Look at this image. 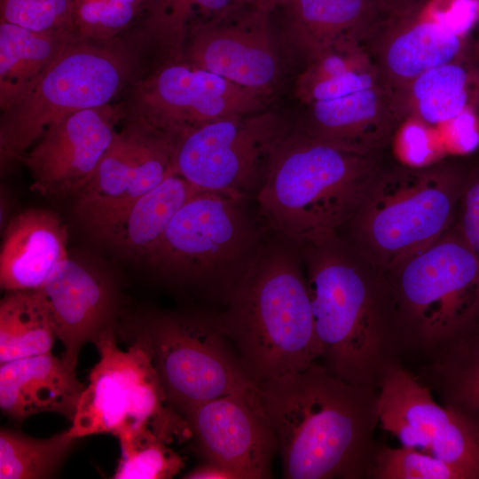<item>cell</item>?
I'll use <instances>...</instances> for the list:
<instances>
[{"label": "cell", "mask_w": 479, "mask_h": 479, "mask_svg": "<svg viewBox=\"0 0 479 479\" xmlns=\"http://www.w3.org/2000/svg\"><path fill=\"white\" fill-rule=\"evenodd\" d=\"M144 1V4H145V2H147L148 0H143Z\"/></svg>", "instance_id": "obj_43"}, {"label": "cell", "mask_w": 479, "mask_h": 479, "mask_svg": "<svg viewBox=\"0 0 479 479\" xmlns=\"http://www.w3.org/2000/svg\"><path fill=\"white\" fill-rule=\"evenodd\" d=\"M139 326L168 404L183 416L222 397H260L215 313H151Z\"/></svg>", "instance_id": "obj_9"}, {"label": "cell", "mask_w": 479, "mask_h": 479, "mask_svg": "<svg viewBox=\"0 0 479 479\" xmlns=\"http://www.w3.org/2000/svg\"><path fill=\"white\" fill-rule=\"evenodd\" d=\"M474 40L455 32L433 0L397 9L367 51L393 93L422 73L473 52Z\"/></svg>", "instance_id": "obj_18"}, {"label": "cell", "mask_w": 479, "mask_h": 479, "mask_svg": "<svg viewBox=\"0 0 479 479\" xmlns=\"http://www.w3.org/2000/svg\"><path fill=\"white\" fill-rule=\"evenodd\" d=\"M399 8L389 0H287L279 9L287 37L308 60L343 42L367 49Z\"/></svg>", "instance_id": "obj_21"}, {"label": "cell", "mask_w": 479, "mask_h": 479, "mask_svg": "<svg viewBox=\"0 0 479 479\" xmlns=\"http://www.w3.org/2000/svg\"><path fill=\"white\" fill-rule=\"evenodd\" d=\"M274 10L249 3L194 27L183 59L240 86L269 96L279 76L271 29Z\"/></svg>", "instance_id": "obj_15"}, {"label": "cell", "mask_w": 479, "mask_h": 479, "mask_svg": "<svg viewBox=\"0 0 479 479\" xmlns=\"http://www.w3.org/2000/svg\"><path fill=\"white\" fill-rule=\"evenodd\" d=\"M75 440L68 430L40 439L1 428L0 478L50 477L65 460Z\"/></svg>", "instance_id": "obj_30"}, {"label": "cell", "mask_w": 479, "mask_h": 479, "mask_svg": "<svg viewBox=\"0 0 479 479\" xmlns=\"http://www.w3.org/2000/svg\"><path fill=\"white\" fill-rule=\"evenodd\" d=\"M126 91L122 102L126 115L141 119L169 137L263 111L268 97L184 59L159 65Z\"/></svg>", "instance_id": "obj_12"}, {"label": "cell", "mask_w": 479, "mask_h": 479, "mask_svg": "<svg viewBox=\"0 0 479 479\" xmlns=\"http://www.w3.org/2000/svg\"><path fill=\"white\" fill-rule=\"evenodd\" d=\"M94 343L99 360L89 374L67 429L70 435L77 439L103 433L117 437L150 428L167 443L192 436L186 420L168 404L151 352L140 337L122 349L110 328Z\"/></svg>", "instance_id": "obj_10"}, {"label": "cell", "mask_w": 479, "mask_h": 479, "mask_svg": "<svg viewBox=\"0 0 479 479\" xmlns=\"http://www.w3.org/2000/svg\"><path fill=\"white\" fill-rule=\"evenodd\" d=\"M184 418L208 461L237 479L271 477L278 444L260 397H222L192 408Z\"/></svg>", "instance_id": "obj_17"}, {"label": "cell", "mask_w": 479, "mask_h": 479, "mask_svg": "<svg viewBox=\"0 0 479 479\" xmlns=\"http://www.w3.org/2000/svg\"><path fill=\"white\" fill-rule=\"evenodd\" d=\"M295 245L312 308L318 362L347 382L378 389L401 342L383 273L338 232Z\"/></svg>", "instance_id": "obj_2"}, {"label": "cell", "mask_w": 479, "mask_h": 479, "mask_svg": "<svg viewBox=\"0 0 479 479\" xmlns=\"http://www.w3.org/2000/svg\"><path fill=\"white\" fill-rule=\"evenodd\" d=\"M390 145L397 162L407 167H428L447 158L436 126L414 116L401 121Z\"/></svg>", "instance_id": "obj_34"}, {"label": "cell", "mask_w": 479, "mask_h": 479, "mask_svg": "<svg viewBox=\"0 0 479 479\" xmlns=\"http://www.w3.org/2000/svg\"><path fill=\"white\" fill-rule=\"evenodd\" d=\"M68 232L54 211L23 210L7 224L0 251V285L8 292L39 289L69 257Z\"/></svg>", "instance_id": "obj_22"}, {"label": "cell", "mask_w": 479, "mask_h": 479, "mask_svg": "<svg viewBox=\"0 0 479 479\" xmlns=\"http://www.w3.org/2000/svg\"><path fill=\"white\" fill-rule=\"evenodd\" d=\"M256 2L275 11L281 7L287 0H256Z\"/></svg>", "instance_id": "obj_40"}, {"label": "cell", "mask_w": 479, "mask_h": 479, "mask_svg": "<svg viewBox=\"0 0 479 479\" xmlns=\"http://www.w3.org/2000/svg\"><path fill=\"white\" fill-rule=\"evenodd\" d=\"M174 171L169 137L126 115L75 210L91 228L159 185Z\"/></svg>", "instance_id": "obj_14"}, {"label": "cell", "mask_w": 479, "mask_h": 479, "mask_svg": "<svg viewBox=\"0 0 479 479\" xmlns=\"http://www.w3.org/2000/svg\"><path fill=\"white\" fill-rule=\"evenodd\" d=\"M478 27V35L477 37L474 40V52L475 56L479 59V0H478V20L477 25Z\"/></svg>", "instance_id": "obj_41"}, {"label": "cell", "mask_w": 479, "mask_h": 479, "mask_svg": "<svg viewBox=\"0 0 479 479\" xmlns=\"http://www.w3.org/2000/svg\"><path fill=\"white\" fill-rule=\"evenodd\" d=\"M140 52L127 38L77 39L36 84L1 110V161H20L55 122L111 104L144 74Z\"/></svg>", "instance_id": "obj_7"}, {"label": "cell", "mask_w": 479, "mask_h": 479, "mask_svg": "<svg viewBox=\"0 0 479 479\" xmlns=\"http://www.w3.org/2000/svg\"><path fill=\"white\" fill-rule=\"evenodd\" d=\"M305 106L299 130L314 139L358 153H382L402 121L394 95L382 82Z\"/></svg>", "instance_id": "obj_20"}, {"label": "cell", "mask_w": 479, "mask_h": 479, "mask_svg": "<svg viewBox=\"0 0 479 479\" xmlns=\"http://www.w3.org/2000/svg\"><path fill=\"white\" fill-rule=\"evenodd\" d=\"M55 327L38 289L11 291L0 302V363L51 353Z\"/></svg>", "instance_id": "obj_29"}, {"label": "cell", "mask_w": 479, "mask_h": 479, "mask_svg": "<svg viewBox=\"0 0 479 479\" xmlns=\"http://www.w3.org/2000/svg\"><path fill=\"white\" fill-rule=\"evenodd\" d=\"M197 191L173 171L155 188L89 231L119 255L145 263L174 215Z\"/></svg>", "instance_id": "obj_24"}, {"label": "cell", "mask_w": 479, "mask_h": 479, "mask_svg": "<svg viewBox=\"0 0 479 479\" xmlns=\"http://www.w3.org/2000/svg\"><path fill=\"white\" fill-rule=\"evenodd\" d=\"M384 165L382 153H354L290 130L255 196L258 214L294 244L338 232Z\"/></svg>", "instance_id": "obj_4"}, {"label": "cell", "mask_w": 479, "mask_h": 479, "mask_svg": "<svg viewBox=\"0 0 479 479\" xmlns=\"http://www.w3.org/2000/svg\"><path fill=\"white\" fill-rule=\"evenodd\" d=\"M274 233V232H273ZM215 313L248 377L258 386L305 370L320 350L297 246L274 233Z\"/></svg>", "instance_id": "obj_3"}, {"label": "cell", "mask_w": 479, "mask_h": 479, "mask_svg": "<svg viewBox=\"0 0 479 479\" xmlns=\"http://www.w3.org/2000/svg\"><path fill=\"white\" fill-rule=\"evenodd\" d=\"M75 368L51 352L1 364L2 412L16 420L58 412L72 420L86 387Z\"/></svg>", "instance_id": "obj_23"}, {"label": "cell", "mask_w": 479, "mask_h": 479, "mask_svg": "<svg viewBox=\"0 0 479 479\" xmlns=\"http://www.w3.org/2000/svg\"><path fill=\"white\" fill-rule=\"evenodd\" d=\"M470 166L447 158L422 168L384 165L338 233L387 271L454 224Z\"/></svg>", "instance_id": "obj_5"}, {"label": "cell", "mask_w": 479, "mask_h": 479, "mask_svg": "<svg viewBox=\"0 0 479 479\" xmlns=\"http://www.w3.org/2000/svg\"><path fill=\"white\" fill-rule=\"evenodd\" d=\"M143 6V0H73L74 31L83 40H114L131 27Z\"/></svg>", "instance_id": "obj_32"}, {"label": "cell", "mask_w": 479, "mask_h": 479, "mask_svg": "<svg viewBox=\"0 0 479 479\" xmlns=\"http://www.w3.org/2000/svg\"><path fill=\"white\" fill-rule=\"evenodd\" d=\"M256 0H148L128 39L145 57L182 60L191 31ZM160 64V65H161Z\"/></svg>", "instance_id": "obj_26"}, {"label": "cell", "mask_w": 479, "mask_h": 479, "mask_svg": "<svg viewBox=\"0 0 479 479\" xmlns=\"http://www.w3.org/2000/svg\"><path fill=\"white\" fill-rule=\"evenodd\" d=\"M75 33L37 32L0 21V108L30 90L62 52Z\"/></svg>", "instance_id": "obj_27"}, {"label": "cell", "mask_w": 479, "mask_h": 479, "mask_svg": "<svg viewBox=\"0 0 479 479\" xmlns=\"http://www.w3.org/2000/svg\"><path fill=\"white\" fill-rule=\"evenodd\" d=\"M259 389L284 478L368 476L379 423L377 389L347 382L318 361Z\"/></svg>", "instance_id": "obj_1"}, {"label": "cell", "mask_w": 479, "mask_h": 479, "mask_svg": "<svg viewBox=\"0 0 479 479\" xmlns=\"http://www.w3.org/2000/svg\"><path fill=\"white\" fill-rule=\"evenodd\" d=\"M435 351L429 380L479 433V320Z\"/></svg>", "instance_id": "obj_28"}, {"label": "cell", "mask_w": 479, "mask_h": 479, "mask_svg": "<svg viewBox=\"0 0 479 479\" xmlns=\"http://www.w3.org/2000/svg\"><path fill=\"white\" fill-rule=\"evenodd\" d=\"M379 423L403 446L419 449L479 479V433L458 411L442 406L430 388L397 361L379 385Z\"/></svg>", "instance_id": "obj_13"}, {"label": "cell", "mask_w": 479, "mask_h": 479, "mask_svg": "<svg viewBox=\"0 0 479 479\" xmlns=\"http://www.w3.org/2000/svg\"><path fill=\"white\" fill-rule=\"evenodd\" d=\"M122 457L113 478L166 479L178 474L184 459L167 446L156 432L141 428L117 436Z\"/></svg>", "instance_id": "obj_31"}, {"label": "cell", "mask_w": 479, "mask_h": 479, "mask_svg": "<svg viewBox=\"0 0 479 479\" xmlns=\"http://www.w3.org/2000/svg\"><path fill=\"white\" fill-rule=\"evenodd\" d=\"M402 118L436 126L467 111H479V59L474 51L433 67L393 92Z\"/></svg>", "instance_id": "obj_25"}, {"label": "cell", "mask_w": 479, "mask_h": 479, "mask_svg": "<svg viewBox=\"0 0 479 479\" xmlns=\"http://www.w3.org/2000/svg\"><path fill=\"white\" fill-rule=\"evenodd\" d=\"M373 61L365 46L343 42L321 51L307 60L295 82L298 98L319 82L365 67Z\"/></svg>", "instance_id": "obj_35"}, {"label": "cell", "mask_w": 479, "mask_h": 479, "mask_svg": "<svg viewBox=\"0 0 479 479\" xmlns=\"http://www.w3.org/2000/svg\"><path fill=\"white\" fill-rule=\"evenodd\" d=\"M289 131L280 115L263 110L169 136L173 169L198 191L255 197Z\"/></svg>", "instance_id": "obj_11"}, {"label": "cell", "mask_w": 479, "mask_h": 479, "mask_svg": "<svg viewBox=\"0 0 479 479\" xmlns=\"http://www.w3.org/2000/svg\"><path fill=\"white\" fill-rule=\"evenodd\" d=\"M368 476L376 479H470L456 466L426 452L403 445L377 450Z\"/></svg>", "instance_id": "obj_33"}, {"label": "cell", "mask_w": 479, "mask_h": 479, "mask_svg": "<svg viewBox=\"0 0 479 479\" xmlns=\"http://www.w3.org/2000/svg\"><path fill=\"white\" fill-rule=\"evenodd\" d=\"M189 479H237L228 469L208 461V463L192 470L185 476Z\"/></svg>", "instance_id": "obj_39"}, {"label": "cell", "mask_w": 479, "mask_h": 479, "mask_svg": "<svg viewBox=\"0 0 479 479\" xmlns=\"http://www.w3.org/2000/svg\"><path fill=\"white\" fill-rule=\"evenodd\" d=\"M72 9L73 0H0V21L37 32L75 33Z\"/></svg>", "instance_id": "obj_36"}, {"label": "cell", "mask_w": 479, "mask_h": 479, "mask_svg": "<svg viewBox=\"0 0 479 479\" xmlns=\"http://www.w3.org/2000/svg\"><path fill=\"white\" fill-rule=\"evenodd\" d=\"M454 223L479 261V161L471 163Z\"/></svg>", "instance_id": "obj_37"}, {"label": "cell", "mask_w": 479, "mask_h": 479, "mask_svg": "<svg viewBox=\"0 0 479 479\" xmlns=\"http://www.w3.org/2000/svg\"><path fill=\"white\" fill-rule=\"evenodd\" d=\"M38 290L51 315L57 338L64 344L62 358L76 367L81 348L111 328L112 283L96 267L69 255Z\"/></svg>", "instance_id": "obj_19"}, {"label": "cell", "mask_w": 479, "mask_h": 479, "mask_svg": "<svg viewBox=\"0 0 479 479\" xmlns=\"http://www.w3.org/2000/svg\"><path fill=\"white\" fill-rule=\"evenodd\" d=\"M125 116L122 102L111 103L51 124L20 160L33 179L32 190L77 196L91 181Z\"/></svg>", "instance_id": "obj_16"}, {"label": "cell", "mask_w": 479, "mask_h": 479, "mask_svg": "<svg viewBox=\"0 0 479 479\" xmlns=\"http://www.w3.org/2000/svg\"><path fill=\"white\" fill-rule=\"evenodd\" d=\"M389 1L397 6L403 7L410 4H412L418 0H389Z\"/></svg>", "instance_id": "obj_42"}, {"label": "cell", "mask_w": 479, "mask_h": 479, "mask_svg": "<svg viewBox=\"0 0 479 479\" xmlns=\"http://www.w3.org/2000/svg\"><path fill=\"white\" fill-rule=\"evenodd\" d=\"M479 111L467 110L436 125L448 155H462L479 145Z\"/></svg>", "instance_id": "obj_38"}, {"label": "cell", "mask_w": 479, "mask_h": 479, "mask_svg": "<svg viewBox=\"0 0 479 479\" xmlns=\"http://www.w3.org/2000/svg\"><path fill=\"white\" fill-rule=\"evenodd\" d=\"M383 275L402 343L436 350L479 320V261L455 223Z\"/></svg>", "instance_id": "obj_8"}, {"label": "cell", "mask_w": 479, "mask_h": 479, "mask_svg": "<svg viewBox=\"0 0 479 479\" xmlns=\"http://www.w3.org/2000/svg\"><path fill=\"white\" fill-rule=\"evenodd\" d=\"M247 199L195 192L177 211L145 263L166 279L200 287L224 303L248 273L266 241V229Z\"/></svg>", "instance_id": "obj_6"}]
</instances>
